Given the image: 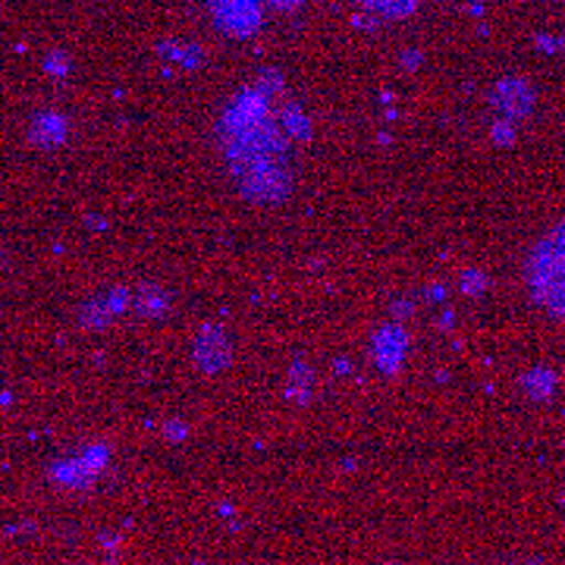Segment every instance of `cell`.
Here are the masks:
<instances>
[{
    "label": "cell",
    "instance_id": "1",
    "mask_svg": "<svg viewBox=\"0 0 565 565\" xmlns=\"http://www.w3.org/2000/svg\"><path fill=\"white\" fill-rule=\"evenodd\" d=\"M217 136L226 167L248 202L280 204L292 192L289 132L264 85H248L223 107Z\"/></svg>",
    "mask_w": 565,
    "mask_h": 565
},
{
    "label": "cell",
    "instance_id": "2",
    "mask_svg": "<svg viewBox=\"0 0 565 565\" xmlns=\"http://www.w3.org/2000/svg\"><path fill=\"white\" fill-rule=\"evenodd\" d=\"M525 286L531 302L565 321V223L550 226L525 255Z\"/></svg>",
    "mask_w": 565,
    "mask_h": 565
},
{
    "label": "cell",
    "instance_id": "3",
    "mask_svg": "<svg viewBox=\"0 0 565 565\" xmlns=\"http://www.w3.org/2000/svg\"><path fill=\"white\" fill-rule=\"evenodd\" d=\"M264 0H211V20L230 39H252L264 20Z\"/></svg>",
    "mask_w": 565,
    "mask_h": 565
},
{
    "label": "cell",
    "instance_id": "4",
    "mask_svg": "<svg viewBox=\"0 0 565 565\" xmlns=\"http://www.w3.org/2000/svg\"><path fill=\"white\" fill-rule=\"evenodd\" d=\"M490 104L500 110L503 120H522L534 107V88L525 79H503L493 85Z\"/></svg>",
    "mask_w": 565,
    "mask_h": 565
},
{
    "label": "cell",
    "instance_id": "5",
    "mask_svg": "<svg viewBox=\"0 0 565 565\" xmlns=\"http://www.w3.org/2000/svg\"><path fill=\"white\" fill-rule=\"evenodd\" d=\"M195 364L202 367L204 374H217L223 367H230V359H233V345H230V337L221 327H204L195 340Z\"/></svg>",
    "mask_w": 565,
    "mask_h": 565
},
{
    "label": "cell",
    "instance_id": "6",
    "mask_svg": "<svg viewBox=\"0 0 565 565\" xmlns=\"http://www.w3.org/2000/svg\"><path fill=\"white\" fill-rule=\"evenodd\" d=\"M405 343H408V340H405L403 327H386V330H381V333L374 337V345H371L374 362L381 364L386 374H396V371L403 367Z\"/></svg>",
    "mask_w": 565,
    "mask_h": 565
},
{
    "label": "cell",
    "instance_id": "7",
    "mask_svg": "<svg viewBox=\"0 0 565 565\" xmlns=\"http://www.w3.org/2000/svg\"><path fill=\"white\" fill-rule=\"evenodd\" d=\"M367 13L381 17V20H405L415 13L418 0H364Z\"/></svg>",
    "mask_w": 565,
    "mask_h": 565
},
{
    "label": "cell",
    "instance_id": "8",
    "mask_svg": "<svg viewBox=\"0 0 565 565\" xmlns=\"http://www.w3.org/2000/svg\"><path fill=\"white\" fill-rule=\"evenodd\" d=\"M280 122L282 129L289 132V139H311V122H308V117H305L299 107H286V110H280Z\"/></svg>",
    "mask_w": 565,
    "mask_h": 565
},
{
    "label": "cell",
    "instance_id": "9",
    "mask_svg": "<svg viewBox=\"0 0 565 565\" xmlns=\"http://www.w3.org/2000/svg\"><path fill=\"white\" fill-rule=\"evenodd\" d=\"M522 386H525L534 399H546L556 390V377L550 371H544V367H537V371H531L525 381H522Z\"/></svg>",
    "mask_w": 565,
    "mask_h": 565
},
{
    "label": "cell",
    "instance_id": "10",
    "mask_svg": "<svg viewBox=\"0 0 565 565\" xmlns=\"http://www.w3.org/2000/svg\"><path fill=\"white\" fill-rule=\"evenodd\" d=\"M167 61L182 63V66H199L202 63V47H192V44H167Z\"/></svg>",
    "mask_w": 565,
    "mask_h": 565
},
{
    "label": "cell",
    "instance_id": "11",
    "mask_svg": "<svg viewBox=\"0 0 565 565\" xmlns=\"http://www.w3.org/2000/svg\"><path fill=\"white\" fill-rule=\"evenodd\" d=\"M139 308H141V311H145V315H161V311H167V308H170V299L163 296L161 289L148 286V289L141 292Z\"/></svg>",
    "mask_w": 565,
    "mask_h": 565
},
{
    "label": "cell",
    "instance_id": "12",
    "mask_svg": "<svg viewBox=\"0 0 565 565\" xmlns=\"http://www.w3.org/2000/svg\"><path fill=\"white\" fill-rule=\"evenodd\" d=\"M264 3H270L274 10H282V13H289V10H299L305 0H264Z\"/></svg>",
    "mask_w": 565,
    "mask_h": 565
}]
</instances>
